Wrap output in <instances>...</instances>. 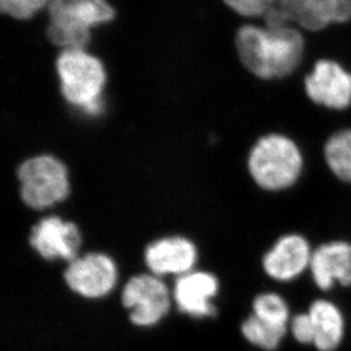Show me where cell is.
<instances>
[{
	"mask_svg": "<svg viewBox=\"0 0 351 351\" xmlns=\"http://www.w3.org/2000/svg\"><path fill=\"white\" fill-rule=\"evenodd\" d=\"M235 43L245 69L264 80L282 79L293 73L305 50V40L291 25H245L238 31Z\"/></svg>",
	"mask_w": 351,
	"mask_h": 351,
	"instance_id": "1",
	"label": "cell"
},
{
	"mask_svg": "<svg viewBox=\"0 0 351 351\" xmlns=\"http://www.w3.org/2000/svg\"><path fill=\"white\" fill-rule=\"evenodd\" d=\"M47 37L64 50L84 49L91 27L113 20L115 10L107 0H53L48 7Z\"/></svg>",
	"mask_w": 351,
	"mask_h": 351,
	"instance_id": "2",
	"label": "cell"
},
{
	"mask_svg": "<svg viewBox=\"0 0 351 351\" xmlns=\"http://www.w3.org/2000/svg\"><path fill=\"white\" fill-rule=\"evenodd\" d=\"M249 172L261 188L271 191L293 186L302 171V157L291 139L269 134L258 140L248 159Z\"/></svg>",
	"mask_w": 351,
	"mask_h": 351,
	"instance_id": "3",
	"label": "cell"
},
{
	"mask_svg": "<svg viewBox=\"0 0 351 351\" xmlns=\"http://www.w3.org/2000/svg\"><path fill=\"white\" fill-rule=\"evenodd\" d=\"M57 71L65 99L86 113H98L106 82L101 62L84 49H67L57 60Z\"/></svg>",
	"mask_w": 351,
	"mask_h": 351,
	"instance_id": "4",
	"label": "cell"
},
{
	"mask_svg": "<svg viewBox=\"0 0 351 351\" xmlns=\"http://www.w3.org/2000/svg\"><path fill=\"white\" fill-rule=\"evenodd\" d=\"M22 202L43 210L63 202L70 193L65 166L51 156H38L24 162L17 172Z\"/></svg>",
	"mask_w": 351,
	"mask_h": 351,
	"instance_id": "5",
	"label": "cell"
},
{
	"mask_svg": "<svg viewBox=\"0 0 351 351\" xmlns=\"http://www.w3.org/2000/svg\"><path fill=\"white\" fill-rule=\"evenodd\" d=\"M121 302L130 311V322L136 326H154L171 307L169 289L154 274L130 278L122 289Z\"/></svg>",
	"mask_w": 351,
	"mask_h": 351,
	"instance_id": "6",
	"label": "cell"
},
{
	"mask_svg": "<svg viewBox=\"0 0 351 351\" xmlns=\"http://www.w3.org/2000/svg\"><path fill=\"white\" fill-rule=\"evenodd\" d=\"M64 281L74 293L86 299H99L108 295L117 281V269L110 256L89 252L69 263Z\"/></svg>",
	"mask_w": 351,
	"mask_h": 351,
	"instance_id": "7",
	"label": "cell"
},
{
	"mask_svg": "<svg viewBox=\"0 0 351 351\" xmlns=\"http://www.w3.org/2000/svg\"><path fill=\"white\" fill-rule=\"evenodd\" d=\"M29 245L45 261L77 258L82 245V237L77 224L58 216H48L32 226Z\"/></svg>",
	"mask_w": 351,
	"mask_h": 351,
	"instance_id": "8",
	"label": "cell"
},
{
	"mask_svg": "<svg viewBox=\"0 0 351 351\" xmlns=\"http://www.w3.org/2000/svg\"><path fill=\"white\" fill-rule=\"evenodd\" d=\"M309 99L331 110H345L351 104V74L333 60L316 62L305 79Z\"/></svg>",
	"mask_w": 351,
	"mask_h": 351,
	"instance_id": "9",
	"label": "cell"
},
{
	"mask_svg": "<svg viewBox=\"0 0 351 351\" xmlns=\"http://www.w3.org/2000/svg\"><path fill=\"white\" fill-rule=\"evenodd\" d=\"M275 5L289 24L308 31L351 20V0H278Z\"/></svg>",
	"mask_w": 351,
	"mask_h": 351,
	"instance_id": "10",
	"label": "cell"
},
{
	"mask_svg": "<svg viewBox=\"0 0 351 351\" xmlns=\"http://www.w3.org/2000/svg\"><path fill=\"white\" fill-rule=\"evenodd\" d=\"M219 292V280L212 273L191 271L176 278L173 299L176 308L193 317H213L216 307L212 299Z\"/></svg>",
	"mask_w": 351,
	"mask_h": 351,
	"instance_id": "11",
	"label": "cell"
},
{
	"mask_svg": "<svg viewBox=\"0 0 351 351\" xmlns=\"http://www.w3.org/2000/svg\"><path fill=\"white\" fill-rule=\"evenodd\" d=\"M198 258L193 242L181 235L166 237L150 242L143 252L147 269L152 274L182 275L191 272Z\"/></svg>",
	"mask_w": 351,
	"mask_h": 351,
	"instance_id": "12",
	"label": "cell"
},
{
	"mask_svg": "<svg viewBox=\"0 0 351 351\" xmlns=\"http://www.w3.org/2000/svg\"><path fill=\"white\" fill-rule=\"evenodd\" d=\"M312 256L308 242L302 235H285L266 254L263 266L274 280L291 281L311 266Z\"/></svg>",
	"mask_w": 351,
	"mask_h": 351,
	"instance_id": "13",
	"label": "cell"
},
{
	"mask_svg": "<svg viewBox=\"0 0 351 351\" xmlns=\"http://www.w3.org/2000/svg\"><path fill=\"white\" fill-rule=\"evenodd\" d=\"M311 271L318 288L330 290L335 282L343 287L351 285V245L331 242L313 252Z\"/></svg>",
	"mask_w": 351,
	"mask_h": 351,
	"instance_id": "14",
	"label": "cell"
},
{
	"mask_svg": "<svg viewBox=\"0 0 351 351\" xmlns=\"http://www.w3.org/2000/svg\"><path fill=\"white\" fill-rule=\"evenodd\" d=\"M308 314L314 326L315 347L319 351L335 350L345 331V322L338 307L326 300H316Z\"/></svg>",
	"mask_w": 351,
	"mask_h": 351,
	"instance_id": "15",
	"label": "cell"
},
{
	"mask_svg": "<svg viewBox=\"0 0 351 351\" xmlns=\"http://www.w3.org/2000/svg\"><path fill=\"white\" fill-rule=\"evenodd\" d=\"M324 156L335 176L351 183V129L339 131L328 140Z\"/></svg>",
	"mask_w": 351,
	"mask_h": 351,
	"instance_id": "16",
	"label": "cell"
},
{
	"mask_svg": "<svg viewBox=\"0 0 351 351\" xmlns=\"http://www.w3.org/2000/svg\"><path fill=\"white\" fill-rule=\"evenodd\" d=\"M241 332L252 345L265 350H274L287 333V328L269 324L252 314L242 323Z\"/></svg>",
	"mask_w": 351,
	"mask_h": 351,
	"instance_id": "17",
	"label": "cell"
},
{
	"mask_svg": "<svg viewBox=\"0 0 351 351\" xmlns=\"http://www.w3.org/2000/svg\"><path fill=\"white\" fill-rule=\"evenodd\" d=\"M252 311L256 317L274 325L287 328L289 322V308L285 299L276 293H262L252 302Z\"/></svg>",
	"mask_w": 351,
	"mask_h": 351,
	"instance_id": "18",
	"label": "cell"
},
{
	"mask_svg": "<svg viewBox=\"0 0 351 351\" xmlns=\"http://www.w3.org/2000/svg\"><path fill=\"white\" fill-rule=\"evenodd\" d=\"M53 0H0V8L3 14L17 20H27L34 17L43 8H48Z\"/></svg>",
	"mask_w": 351,
	"mask_h": 351,
	"instance_id": "19",
	"label": "cell"
},
{
	"mask_svg": "<svg viewBox=\"0 0 351 351\" xmlns=\"http://www.w3.org/2000/svg\"><path fill=\"white\" fill-rule=\"evenodd\" d=\"M235 13L245 17L264 16L278 0H223Z\"/></svg>",
	"mask_w": 351,
	"mask_h": 351,
	"instance_id": "20",
	"label": "cell"
},
{
	"mask_svg": "<svg viewBox=\"0 0 351 351\" xmlns=\"http://www.w3.org/2000/svg\"><path fill=\"white\" fill-rule=\"evenodd\" d=\"M291 331L295 340L300 343H314V326L308 313L297 315L292 318Z\"/></svg>",
	"mask_w": 351,
	"mask_h": 351,
	"instance_id": "21",
	"label": "cell"
}]
</instances>
